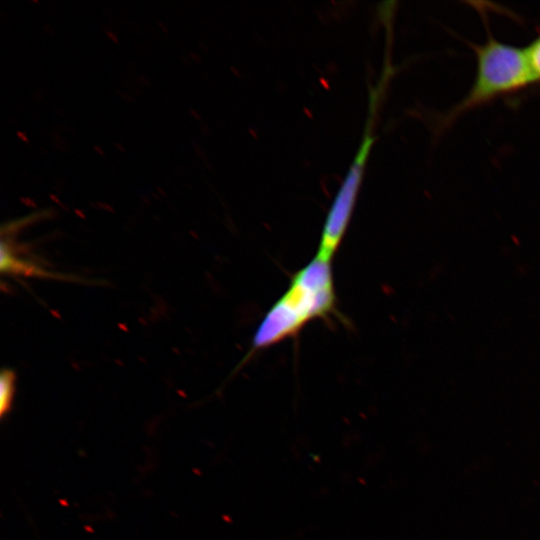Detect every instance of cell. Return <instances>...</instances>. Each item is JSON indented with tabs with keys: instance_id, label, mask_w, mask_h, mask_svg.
<instances>
[{
	"instance_id": "cell-5",
	"label": "cell",
	"mask_w": 540,
	"mask_h": 540,
	"mask_svg": "<svg viewBox=\"0 0 540 540\" xmlns=\"http://www.w3.org/2000/svg\"><path fill=\"white\" fill-rule=\"evenodd\" d=\"M526 51L536 82L538 83L540 82V35L526 47Z\"/></svg>"
},
{
	"instance_id": "cell-1",
	"label": "cell",
	"mask_w": 540,
	"mask_h": 540,
	"mask_svg": "<svg viewBox=\"0 0 540 540\" xmlns=\"http://www.w3.org/2000/svg\"><path fill=\"white\" fill-rule=\"evenodd\" d=\"M336 312L331 262L314 257L294 273L285 292L267 311L253 335L250 353L293 337L309 322Z\"/></svg>"
},
{
	"instance_id": "cell-2",
	"label": "cell",
	"mask_w": 540,
	"mask_h": 540,
	"mask_svg": "<svg viewBox=\"0 0 540 540\" xmlns=\"http://www.w3.org/2000/svg\"><path fill=\"white\" fill-rule=\"evenodd\" d=\"M476 70L466 95L437 120L442 132L460 117L499 98L518 93L536 82L526 48L504 43L488 33L482 44H471Z\"/></svg>"
},
{
	"instance_id": "cell-4",
	"label": "cell",
	"mask_w": 540,
	"mask_h": 540,
	"mask_svg": "<svg viewBox=\"0 0 540 540\" xmlns=\"http://www.w3.org/2000/svg\"><path fill=\"white\" fill-rule=\"evenodd\" d=\"M14 372L4 369L0 377V415L4 417L11 409L15 392Z\"/></svg>"
},
{
	"instance_id": "cell-3",
	"label": "cell",
	"mask_w": 540,
	"mask_h": 540,
	"mask_svg": "<svg viewBox=\"0 0 540 540\" xmlns=\"http://www.w3.org/2000/svg\"><path fill=\"white\" fill-rule=\"evenodd\" d=\"M391 76L381 73L370 89L365 126L358 149L327 212L315 257L331 262L350 223L376 136L374 126Z\"/></svg>"
}]
</instances>
